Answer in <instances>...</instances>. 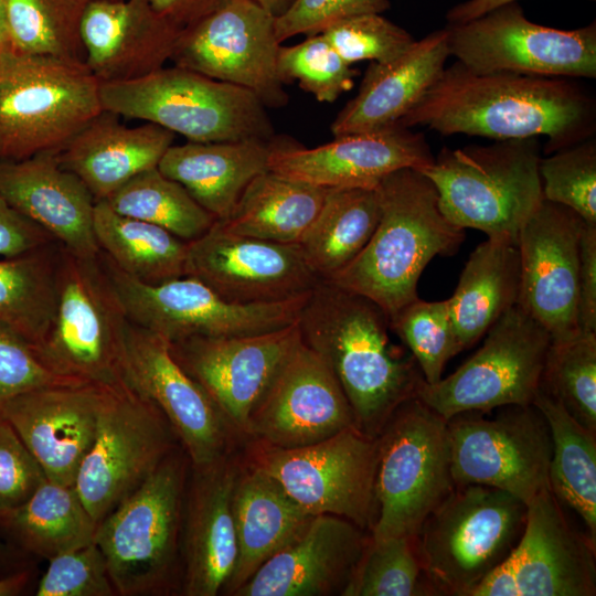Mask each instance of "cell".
Here are the masks:
<instances>
[{
  "instance_id": "3957f363",
  "label": "cell",
  "mask_w": 596,
  "mask_h": 596,
  "mask_svg": "<svg viewBox=\"0 0 596 596\" xmlns=\"http://www.w3.org/2000/svg\"><path fill=\"white\" fill-rule=\"evenodd\" d=\"M375 190L380 219L370 241L324 281L370 298L391 318L418 298L417 284L428 263L459 249L465 230L443 214L434 184L419 170H396Z\"/></svg>"
},
{
  "instance_id": "7402d4cb",
  "label": "cell",
  "mask_w": 596,
  "mask_h": 596,
  "mask_svg": "<svg viewBox=\"0 0 596 596\" xmlns=\"http://www.w3.org/2000/svg\"><path fill=\"white\" fill-rule=\"evenodd\" d=\"M301 341L298 320L285 328L238 337H192L169 343L180 366L209 394L245 440L248 417Z\"/></svg>"
},
{
  "instance_id": "d4e9b609",
  "label": "cell",
  "mask_w": 596,
  "mask_h": 596,
  "mask_svg": "<svg viewBox=\"0 0 596 596\" xmlns=\"http://www.w3.org/2000/svg\"><path fill=\"white\" fill-rule=\"evenodd\" d=\"M110 385L56 384L9 400L0 409L40 464L46 479L74 486Z\"/></svg>"
},
{
  "instance_id": "7a4b0ae2",
  "label": "cell",
  "mask_w": 596,
  "mask_h": 596,
  "mask_svg": "<svg viewBox=\"0 0 596 596\" xmlns=\"http://www.w3.org/2000/svg\"><path fill=\"white\" fill-rule=\"evenodd\" d=\"M298 324L304 343L341 385L362 433L376 438L395 409L417 397L421 370L393 343L389 315L370 298L319 280Z\"/></svg>"
},
{
  "instance_id": "e575fe53",
  "label": "cell",
  "mask_w": 596,
  "mask_h": 596,
  "mask_svg": "<svg viewBox=\"0 0 596 596\" xmlns=\"http://www.w3.org/2000/svg\"><path fill=\"white\" fill-rule=\"evenodd\" d=\"M324 193L323 188L268 170L254 178L231 214L215 223L228 233L298 244L318 214Z\"/></svg>"
},
{
  "instance_id": "f6af8a7d",
  "label": "cell",
  "mask_w": 596,
  "mask_h": 596,
  "mask_svg": "<svg viewBox=\"0 0 596 596\" xmlns=\"http://www.w3.org/2000/svg\"><path fill=\"white\" fill-rule=\"evenodd\" d=\"M391 330L406 345L427 384L438 382L449 359L461 352L448 299L419 298L390 318Z\"/></svg>"
},
{
  "instance_id": "9f6ffc18",
  "label": "cell",
  "mask_w": 596,
  "mask_h": 596,
  "mask_svg": "<svg viewBox=\"0 0 596 596\" xmlns=\"http://www.w3.org/2000/svg\"><path fill=\"white\" fill-rule=\"evenodd\" d=\"M153 10L183 30L211 14L230 0H149Z\"/></svg>"
},
{
  "instance_id": "6f0895ef",
  "label": "cell",
  "mask_w": 596,
  "mask_h": 596,
  "mask_svg": "<svg viewBox=\"0 0 596 596\" xmlns=\"http://www.w3.org/2000/svg\"><path fill=\"white\" fill-rule=\"evenodd\" d=\"M518 0H468L456 4L446 14L448 23H458L479 17L501 4Z\"/></svg>"
},
{
  "instance_id": "bcb514c9",
  "label": "cell",
  "mask_w": 596,
  "mask_h": 596,
  "mask_svg": "<svg viewBox=\"0 0 596 596\" xmlns=\"http://www.w3.org/2000/svg\"><path fill=\"white\" fill-rule=\"evenodd\" d=\"M277 66L284 85L298 82L321 103H333L351 89L358 74L322 33L307 36L295 45H280Z\"/></svg>"
},
{
  "instance_id": "2e32d148",
  "label": "cell",
  "mask_w": 596,
  "mask_h": 596,
  "mask_svg": "<svg viewBox=\"0 0 596 596\" xmlns=\"http://www.w3.org/2000/svg\"><path fill=\"white\" fill-rule=\"evenodd\" d=\"M162 413L125 382L110 385L74 488L98 524L175 447Z\"/></svg>"
},
{
  "instance_id": "9c48e42d",
  "label": "cell",
  "mask_w": 596,
  "mask_h": 596,
  "mask_svg": "<svg viewBox=\"0 0 596 596\" xmlns=\"http://www.w3.org/2000/svg\"><path fill=\"white\" fill-rule=\"evenodd\" d=\"M129 320L98 256L60 247L55 306L43 339L33 347L60 376L84 383L124 382L121 362Z\"/></svg>"
},
{
  "instance_id": "ba28073f",
  "label": "cell",
  "mask_w": 596,
  "mask_h": 596,
  "mask_svg": "<svg viewBox=\"0 0 596 596\" xmlns=\"http://www.w3.org/2000/svg\"><path fill=\"white\" fill-rule=\"evenodd\" d=\"M102 111L99 81L85 62L0 56V160L58 151Z\"/></svg>"
},
{
  "instance_id": "816d5d0a",
  "label": "cell",
  "mask_w": 596,
  "mask_h": 596,
  "mask_svg": "<svg viewBox=\"0 0 596 596\" xmlns=\"http://www.w3.org/2000/svg\"><path fill=\"white\" fill-rule=\"evenodd\" d=\"M390 7V0H294L287 11L275 19L276 36L281 43L299 34H319L343 19L382 13Z\"/></svg>"
},
{
  "instance_id": "8fae6325",
  "label": "cell",
  "mask_w": 596,
  "mask_h": 596,
  "mask_svg": "<svg viewBox=\"0 0 596 596\" xmlns=\"http://www.w3.org/2000/svg\"><path fill=\"white\" fill-rule=\"evenodd\" d=\"M244 460L274 478L308 513L337 515L371 530L377 440L356 426L289 449L248 440Z\"/></svg>"
},
{
  "instance_id": "4316f807",
  "label": "cell",
  "mask_w": 596,
  "mask_h": 596,
  "mask_svg": "<svg viewBox=\"0 0 596 596\" xmlns=\"http://www.w3.org/2000/svg\"><path fill=\"white\" fill-rule=\"evenodd\" d=\"M369 538L347 519L315 515L296 541L267 560L233 595H342Z\"/></svg>"
},
{
  "instance_id": "52a82bcc",
  "label": "cell",
  "mask_w": 596,
  "mask_h": 596,
  "mask_svg": "<svg viewBox=\"0 0 596 596\" xmlns=\"http://www.w3.org/2000/svg\"><path fill=\"white\" fill-rule=\"evenodd\" d=\"M526 508L522 500L497 488L455 486L414 536L435 595L470 596L515 547Z\"/></svg>"
},
{
  "instance_id": "44dd1931",
  "label": "cell",
  "mask_w": 596,
  "mask_h": 596,
  "mask_svg": "<svg viewBox=\"0 0 596 596\" xmlns=\"http://www.w3.org/2000/svg\"><path fill=\"white\" fill-rule=\"evenodd\" d=\"M184 276L235 304H267L308 294L320 280L298 244L228 233L215 222L188 242Z\"/></svg>"
},
{
  "instance_id": "836d02e7",
  "label": "cell",
  "mask_w": 596,
  "mask_h": 596,
  "mask_svg": "<svg viewBox=\"0 0 596 596\" xmlns=\"http://www.w3.org/2000/svg\"><path fill=\"white\" fill-rule=\"evenodd\" d=\"M520 255L517 240L488 236L471 252L448 298L461 351L473 345L518 304Z\"/></svg>"
},
{
  "instance_id": "d590c367",
  "label": "cell",
  "mask_w": 596,
  "mask_h": 596,
  "mask_svg": "<svg viewBox=\"0 0 596 596\" xmlns=\"http://www.w3.org/2000/svg\"><path fill=\"white\" fill-rule=\"evenodd\" d=\"M380 219L375 189H326L321 207L298 243L309 268L329 280L365 247Z\"/></svg>"
},
{
  "instance_id": "f907efd6",
  "label": "cell",
  "mask_w": 596,
  "mask_h": 596,
  "mask_svg": "<svg viewBox=\"0 0 596 596\" xmlns=\"http://www.w3.org/2000/svg\"><path fill=\"white\" fill-rule=\"evenodd\" d=\"M84 383L57 375L36 355L33 347L0 328V409L11 398L44 386Z\"/></svg>"
},
{
  "instance_id": "f5cc1de1",
  "label": "cell",
  "mask_w": 596,
  "mask_h": 596,
  "mask_svg": "<svg viewBox=\"0 0 596 596\" xmlns=\"http://www.w3.org/2000/svg\"><path fill=\"white\" fill-rule=\"evenodd\" d=\"M45 480L40 464L0 416V514L22 504Z\"/></svg>"
},
{
  "instance_id": "f1b7e54d",
  "label": "cell",
  "mask_w": 596,
  "mask_h": 596,
  "mask_svg": "<svg viewBox=\"0 0 596 596\" xmlns=\"http://www.w3.org/2000/svg\"><path fill=\"white\" fill-rule=\"evenodd\" d=\"M181 31L149 0L92 1L81 21L84 62L99 83L139 78L170 61Z\"/></svg>"
},
{
  "instance_id": "5b68a950",
  "label": "cell",
  "mask_w": 596,
  "mask_h": 596,
  "mask_svg": "<svg viewBox=\"0 0 596 596\" xmlns=\"http://www.w3.org/2000/svg\"><path fill=\"white\" fill-rule=\"evenodd\" d=\"M539 138L444 147L422 170L434 184L443 214L461 228L517 240L543 200Z\"/></svg>"
},
{
  "instance_id": "7dc6e473",
  "label": "cell",
  "mask_w": 596,
  "mask_h": 596,
  "mask_svg": "<svg viewBox=\"0 0 596 596\" xmlns=\"http://www.w3.org/2000/svg\"><path fill=\"white\" fill-rule=\"evenodd\" d=\"M543 199L596 224V140L589 137L540 161Z\"/></svg>"
},
{
  "instance_id": "8992f818",
  "label": "cell",
  "mask_w": 596,
  "mask_h": 596,
  "mask_svg": "<svg viewBox=\"0 0 596 596\" xmlns=\"http://www.w3.org/2000/svg\"><path fill=\"white\" fill-rule=\"evenodd\" d=\"M99 98L103 110L158 125L193 142L275 138L266 106L254 93L175 65L99 83Z\"/></svg>"
},
{
  "instance_id": "4fadbf2b",
  "label": "cell",
  "mask_w": 596,
  "mask_h": 596,
  "mask_svg": "<svg viewBox=\"0 0 596 596\" xmlns=\"http://www.w3.org/2000/svg\"><path fill=\"white\" fill-rule=\"evenodd\" d=\"M482 345L455 372L422 383L417 397L445 419L533 404L541 387L551 336L519 304L487 331Z\"/></svg>"
},
{
  "instance_id": "b9f144b4",
  "label": "cell",
  "mask_w": 596,
  "mask_h": 596,
  "mask_svg": "<svg viewBox=\"0 0 596 596\" xmlns=\"http://www.w3.org/2000/svg\"><path fill=\"white\" fill-rule=\"evenodd\" d=\"M10 51L83 61L78 0H2Z\"/></svg>"
},
{
  "instance_id": "94428289",
  "label": "cell",
  "mask_w": 596,
  "mask_h": 596,
  "mask_svg": "<svg viewBox=\"0 0 596 596\" xmlns=\"http://www.w3.org/2000/svg\"><path fill=\"white\" fill-rule=\"evenodd\" d=\"M10 42L6 25V19H4V12H3V6L2 0H0V56L6 53L7 51H10Z\"/></svg>"
},
{
  "instance_id": "d6a6232c",
  "label": "cell",
  "mask_w": 596,
  "mask_h": 596,
  "mask_svg": "<svg viewBox=\"0 0 596 596\" xmlns=\"http://www.w3.org/2000/svg\"><path fill=\"white\" fill-rule=\"evenodd\" d=\"M274 140L170 146L158 169L179 182L216 220L226 219L248 183L269 170Z\"/></svg>"
},
{
  "instance_id": "9a60e30c",
  "label": "cell",
  "mask_w": 596,
  "mask_h": 596,
  "mask_svg": "<svg viewBox=\"0 0 596 596\" xmlns=\"http://www.w3.org/2000/svg\"><path fill=\"white\" fill-rule=\"evenodd\" d=\"M497 409L493 417L471 411L447 419L453 479L503 490L528 505L549 488L550 427L534 404Z\"/></svg>"
},
{
  "instance_id": "1f68e13d",
  "label": "cell",
  "mask_w": 596,
  "mask_h": 596,
  "mask_svg": "<svg viewBox=\"0 0 596 596\" xmlns=\"http://www.w3.org/2000/svg\"><path fill=\"white\" fill-rule=\"evenodd\" d=\"M233 513L237 561L225 595H233L267 560L296 541L315 517L244 458L234 488Z\"/></svg>"
},
{
  "instance_id": "7c38bea8",
  "label": "cell",
  "mask_w": 596,
  "mask_h": 596,
  "mask_svg": "<svg viewBox=\"0 0 596 596\" xmlns=\"http://www.w3.org/2000/svg\"><path fill=\"white\" fill-rule=\"evenodd\" d=\"M98 258L128 320L169 343L192 337L251 336L285 328L298 320L310 292L278 302L235 304L193 277L150 285L123 272L104 253Z\"/></svg>"
},
{
  "instance_id": "74e56055",
  "label": "cell",
  "mask_w": 596,
  "mask_h": 596,
  "mask_svg": "<svg viewBox=\"0 0 596 596\" xmlns=\"http://www.w3.org/2000/svg\"><path fill=\"white\" fill-rule=\"evenodd\" d=\"M533 404L551 432L549 488L562 505L579 517L596 541V432L581 425L542 387Z\"/></svg>"
},
{
  "instance_id": "83f0119b",
  "label": "cell",
  "mask_w": 596,
  "mask_h": 596,
  "mask_svg": "<svg viewBox=\"0 0 596 596\" xmlns=\"http://www.w3.org/2000/svg\"><path fill=\"white\" fill-rule=\"evenodd\" d=\"M0 193L68 252L91 259L99 255L93 224L96 201L60 163L57 151L0 160Z\"/></svg>"
},
{
  "instance_id": "f35d334b",
  "label": "cell",
  "mask_w": 596,
  "mask_h": 596,
  "mask_svg": "<svg viewBox=\"0 0 596 596\" xmlns=\"http://www.w3.org/2000/svg\"><path fill=\"white\" fill-rule=\"evenodd\" d=\"M93 224L100 252L129 276L150 285L184 276L188 242L171 232L121 215L105 201L95 203Z\"/></svg>"
},
{
  "instance_id": "c3c4849f",
  "label": "cell",
  "mask_w": 596,
  "mask_h": 596,
  "mask_svg": "<svg viewBox=\"0 0 596 596\" xmlns=\"http://www.w3.org/2000/svg\"><path fill=\"white\" fill-rule=\"evenodd\" d=\"M322 34L351 65L365 60L392 62L403 55L415 41L405 29L381 13H363L343 19L327 28Z\"/></svg>"
},
{
  "instance_id": "8d00e7d4",
  "label": "cell",
  "mask_w": 596,
  "mask_h": 596,
  "mask_svg": "<svg viewBox=\"0 0 596 596\" xmlns=\"http://www.w3.org/2000/svg\"><path fill=\"white\" fill-rule=\"evenodd\" d=\"M97 525L74 486L47 479L22 504L0 514L8 536L46 560L93 542Z\"/></svg>"
},
{
  "instance_id": "cb8c5ba5",
  "label": "cell",
  "mask_w": 596,
  "mask_h": 596,
  "mask_svg": "<svg viewBox=\"0 0 596 596\" xmlns=\"http://www.w3.org/2000/svg\"><path fill=\"white\" fill-rule=\"evenodd\" d=\"M434 159L424 134L397 123L377 130L336 136L315 148L274 140L268 168L323 189H375L390 173L404 168L422 171Z\"/></svg>"
},
{
  "instance_id": "ffe728a7",
  "label": "cell",
  "mask_w": 596,
  "mask_h": 596,
  "mask_svg": "<svg viewBox=\"0 0 596 596\" xmlns=\"http://www.w3.org/2000/svg\"><path fill=\"white\" fill-rule=\"evenodd\" d=\"M356 426L338 380L301 340L253 408L244 441L297 448Z\"/></svg>"
},
{
  "instance_id": "681fc988",
  "label": "cell",
  "mask_w": 596,
  "mask_h": 596,
  "mask_svg": "<svg viewBox=\"0 0 596 596\" xmlns=\"http://www.w3.org/2000/svg\"><path fill=\"white\" fill-rule=\"evenodd\" d=\"M36 596H114L105 556L95 541L49 560Z\"/></svg>"
},
{
  "instance_id": "ab89813d",
  "label": "cell",
  "mask_w": 596,
  "mask_h": 596,
  "mask_svg": "<svg viewBox=\"0 0 596 596\" xmlns=\"http://www.w3.org/2000/svg\"><path fill=\"white\" fill-rule=\"evenodd\" d=\"M61 245L0 260V328L32 347L44 337L55 306V269Z\"/></svg>"
},
{
  "instance_id": "60d3db41",
  "label": "cell",
  "mask_w": 596,
  "mask_h": 596,
  "mask_svg": "<svg viewBox=\"0 0 596 596\" xmlns=\"http://www.w3.org/2000/svg\"><path fill=\"white\" fill-rule=\"evenodd\" d=\"M103 201L121 215L160 226L185 242L202 236L216 221L158 167L137 174Z\"/></svg>"
},
{
  "instance_id": "e0dca14e",
  "label": "cell",
  "mask_w": 596,
  "mask_h": 596,
  "mask_svg": "<svg viewBox=\"0 0 596 596\" xmlns=\"http://www.w3.org/2000/svg\"><path fill=\"white\" fill-rule=\"evenodd\" d=\"M595 546L546 488L528 504L523 532L511 554L470 596H594Z\"/></svg>"
},
{
  "instance_id": "277c9868",
  "label": "cell",
  "mask_w": 596,
  "mask_h": 596,
  "mask_svg": "<svg viewBox=\"0 0 596 596\" xmlns=\"http://www.w3.org/2000/svg\"><path fill=\"white\" fill-rule=\"evenodd\" d=\"M191 462L181 446L97 525L116 594L169 595L182 585V522Z\"/></svg>"
},
{
  "instance_id": "11a10c76",
  "label": "cell",
  "mask_w": 596,
  "mask_h": 596,
  "mask_svg": "<svg viewBox=\"0 0 596 596\" xmlns=\"http://www.w3.org/2000/svg\"><path fill=\"white\" fill-rule=\"evenodd\" d=\"M577 321L581 331L596 332V224L587 222L579 237Z\"/></svg>"
},
{
  "instance_id": "7bdbcfd3",
  "label": "cell",
  "mask_w": 596,
  "mask_h": 596,
  "mask_svg": "<svg viewBox=\"0 0 596 596\" xmlns=\"http://www.w3.org/2000/svg\"><path fill=\"white\" fill-rule=\"evenodd\" d=\"M435 596L423 571L414 536L373 539L342 596Z\"/></svg>"
},
{
  "instance_id": "ee69618b",
  "label": "cell",
  "mask_w": 596,
  "mask_h": 596,
  "mask_svg": "<svg viewBox=\"0 0 596 596\" xmlns=\"http://www.w3.org/2000/svg\"><path fill=\"white\" fill-rule=\"evenodd\" d=\"M541 387L581 425L596 432V332L551 341Z\"/></svg>"
},
{
  "instance_id": "ac0fdd59",
  "label": "cell",
  "mask_w": 596,
  "mask_h": 596,
  "mask_svg": "<svg viewBox=\"0 0 596 596\" xmlns=\"http://www.w3.org/2000/svg\"><path fill=\"white\" fill-rule=\"evenodd\" d=\"M275 19L254 0H230L181 31L170 62L283 107L289 97L278 74Z\"/></svg>"
},
{
  "instance_id": "d6986e66",
  "label": "cell",
  "mask_w": 596,
  "mask_h": 596,
  "mask_svg": "<svg viewBox=\"0 0 596 596\" xmlns=\"http://www.w3.org/2000/svg\"><path fill=\"white\" fill-rule=\"evenodd\" d=\"M121 374L132 391L162 413L192 466L234 451L241 437L209 394L174 360L162 337L129 321Z\"/></svg>"
},
{
  "instance_id": "6da1fadb",
  "label": "cell",
  "mask_w": 596,
  "mask_h": 596,
  "mask_svg": "<svg viewBox=\"0 0 596 596\" xmlns=\"http://www.w3.org/2000/svg\"><path fill=\"white\" fill-rule=\"evenodd\" d=\"M400 124L494 140L545 137L544 155L594 136L595 100L565 77L446 66Z\"/></svg>"
},
{
  "instance_id": "5bb4252c",
  "label": "cell",
  "mask_w": 596,
  "mask_h": 596,
  "mask_svg": "<svg viewBox=\"0 0 596 596\" xmlns=\"http://www.w3.org/2000/svg\"><path fill=\"white\" fill-rule=\"evenodd\" d=\"M449 56L479 72L546 77L596 76V23L561 30L530 21L517 2L445 26Z\"/></svg>"
},
{
  "instance_id": "be15d7a7",
  "label": "cell",
  "mask_w": 596,
  "mask_h": 596,
  "mask_svg": "<svg viewBox=\"0 0 596 596\" xmlns=\"http://www.w3.org/2000/svg\"><path fill=\"white\" fill-rule=\"evenodd\" d=\"M78 1H82V2H84V3L87 4L88 2H92V1H99V0H78Z\"/></svg>"
},
{
  "instance_id": "91938a15",
  "label": "cell",
  "mask_w": 596,
  "mask_h": 596,
  "mask_svg": "<svg viewBox=\"0 0 596 596\" xmlns=\"http://www.w3.org/2000/svg\"><path fill=\"white\" fill-rule=\"evenodd\" d=\"M275 18L281 15L291 6L294 0H254Z\"/></svg>"
},
{
  "instance_id": "6125c7cd",
  "label": "cell",
  "mask_w": 596,
  "mask_h": 596,
  "mask_svg": "<svg viewBox=\"0 0 596 596\" xmlns=\"http://www.w3.org/2000/svg\"><path fill=\"white\" fill-rule=\"evenodd\" d=\"M7 553H8V549L6 547V545L0 540V561L6 560Z\"/></svg>"
},
{
  "instance_id": "30bf717a",
  "label": "cell",
  "mask_w": 596,
  "mask_h": 596,
  "mask_svg": "<svg viewBox=\"0 0 596 596\" xmlns=\"http://www.w3.org/2000/svg\"><path fill=\"white\" fill-rule=\"evenodd\" d=\"M377 440L373 539L415 536L453 491L447 419L418 397L402 403Z\"/></svg>"
},
{
  "instance_id": "484cf974",
  "label": "cell",
  "mask_w": 596,
  "mask_h": 596,
  "mask_svg": "<svg viewBox=\"0 0 596 596\" xmlns=\"http://www.w3.org/2000/svg\"><path fill=\"white\" fill-rule=\"evenodd\" d=\"M242 458L234 451L190 467L182 522V585L187 596L223 593L237 561L233 494Z\"/></svg>"
},
{
  "instance_id": "f546056e",
  "label": "cell",
  "mask_w": 596,
  "mask_h": 596,
  "mask_svg": "<svg viewBox=\"0 0 596 596\" xmlns=\"http://www.w3.org/2000/svg\"><path fill=\"white\" fill-rule=\"evenodd\" d=\"M445 28L434 31L389 63L371 62L358 94L331 125L333 136L372 131L400 123L446 67Z\"/></svg>"
},
{
  "instance_id": "603a6c76",
  "label": "cell",
  "mask_w": 596,
  "mask_h": 596,
  "mask_svg": "<svg viewBox=\"0 0 596 596\" xmlns=\"http://www.w3.org/2000/svg\"><path fill=\"white\" fill-rule=\"evenodd\" d=\"M585 221L571 209L542 200L521 227L518 304L550 333L566 341L577 321L579 237Z\"/></svg>"
},
{
  "instance_id": "680465c9",
  "label": "cell",
  "mask_w": 596,
  "mask_h": 596,
  "mask_svg": "<svg viewBox=\"0 0 596 596\" xmlns=\"http://www.w3.org/2000/svg\"><path fill=\"white\" fill-rule=\"evenodd\" d=\"M32 577L30 570H20L0 577V596H17L23 593Z\"/></svg>"
},
{
  "instance_id": "db71d44e",
  "label": "cell",
  "mask_w": 596,
  "mask_h": 596,
  "mask_svg": "<svg viewBox=\"0 0 596 596\" xmlns=\"http://www.w3.org/2000/svg\"><path fill=\"white\" fill-rule=\"evenodd\" d=\"M51 243L55 240L46 231L19 213L0 193V256L15 257Z\"/></svg>"
},
{
  "instance_id": "4dcf8cb0",
  "label": "cell",
  "mask_w": 596,
  "mask_h": 596,
  "mask_svg": "<svg viewBox=\"0 0 596 596\" xmlns=\"http://www.w3.org/2000/svg\"><path fill=\"white\" fill-rule=\"evenodd\" d=\"M173 139V132L158 125L128 127L119 116L103 110L57 151V158L97 202L137 174L158 167Z\"/></svg>"
}]
</instances>
